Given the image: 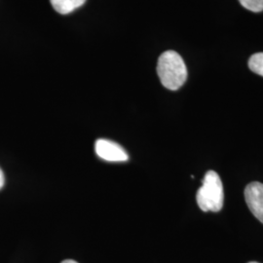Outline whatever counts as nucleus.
<instances>
[{"label":"nucleus","mask_w":263,"mask_h":263,"mask_svg":"<svg viewBox=\"0 0 263 263\" xmlns=\"http://www.w3.org/2000/svg\"><path fill=\"white\" fill-rule=\"evenodd\" d=\"M157 73L162 85L172 91L179 90L187 79L186 66L175 51H166L159 57Z\"/></svg>","instance_id":"obj_1"},{"label":"nucleus","mask_w":263,"mask_h":263,"mask_svg":"<svg viewBox=\"0 0 263 263\" xmlns=\"http://www.w3.org/2000/svg\"><path fill=\"white\" fill-rule=\"evenodd\" d=\"M196 200L203 212H219L223 207L224 192L221 179L215 171H209L205 175L202 186L199 188Z\"/></svg>","instance_id":"obj_2"},{"label":"nucleus","mask_w":263,"mask_h":263,"mask_svg":"<svg viewBox=\"0 0 263 263\" xmlns=\"http://www.w3.org/2000/svg\"><path fill=\"white\" fill-rule=\"evenodd\" d=\"M95 151L101 159L107 162H126L129 159L128 153L120 144L105 139L96 141Z\"/></svg>","instance_id":"obj_3"},{"label":"nucleus","mask_w":263,"mask_h":263,"mask_svg":"<svg viewBox=\"0 0 263 263\" xmlns=\"http://www.w3.org/2000/svg\"><path fill=\"white\" fill-rule=\"evenodd\" d=\"M245 198L253 215L263 223V183L251 182L245 189Z\"/></svg>","instance_id":"obj_4"},{"label":"nucleus","mask_w":263,"mask_h":263,"mask_svg":"<svg viewBox=\"0 0 263 263\" xmlns=\"http://www.w3.org/2000/svg\"><path fill=\"white\" fill-rule=\"evenodd\" d=\"M86 0H50L53 8L62 15H67L81 7Z\"/></svg>","instance_id":"obj_5"},{"label":"nucleus","mask_w":263,"mask_h":263,"mask_svg":"<svg viewBox=\"0 0 263 263\" xmlns=\"http://www.w3.org/2000/svg\"><path fill=\"white\" fill-rule=\"evenodd\" d=\"M249 67L253 72L263 77V53H256L251 57Z\"/></svg>","instance_id":"obj_6"},{"label":"nucleus","mask_w":263,"mask_h":263,"mask_svg":"<svg viewBox=\"0 0 263 263\" xmlns=\"http://www.w3.org/2000/svg\"><path fill=\"white\" fill-rule=\"evenodd\" d=\"M246 9L252 12H261L263 11V0H239Z\"/></svg>","instance_id":"obj_7"},{"label":"nucleus","mask_w":263,"mask_h":263,"mask_svg":"<svg viewBox=\"0 0 263 263\" xmlns=\"http://www.w3.org/2000/svg\"><path fill=\"white\" fill-rule=\"evenodd\" d=\"M5 183V178H4V174L2 172V170L0 169V189L4 186Z\"/></svg>","instance_id":"obj_8"},{"label":"nucleus","mask_w":263,"mask_h":263,"mask_svg":"<svg viewBox=\"0 0 263 263\" xmlns=\"http://www.w3.org/2000/svg\"><path fill=\"white\" fill-rule=\"evenodd\" d=\"M62 263H78L77 261H74V260H72V259H66V260H64Z\"/></svg>","instance_id":"obj_9"},{"label":"nucleus","mask_w":263,"mask_h":263,"mask_svg":"<svg viewBox=\"0 0 263 263\" xmlns=\"http://www.w3.org/2000/svg\"><path fill=\"white\" fill-rule=\"evenodd\" d=\"M249 263H258V262H254V261H253V262H249Z\"/></svg>","instance_id":"obj_10"}]
</instances>
